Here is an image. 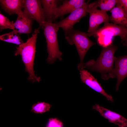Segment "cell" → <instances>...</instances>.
Masks as SVG:
<instances>
[{"label":"cell","mask_w":127,"mask_h":127,"mask_svg":"<svg viewBox=\"0 0 127 127\" xmlns=\"http://www.w3.org/2000/svg\"><path fill=\"white\" fill-rule=\"evenodd\" d=\"M52 105L44 102H38L33 104L31 111L37 113H42L50 111Z\"/></svg>","instance_id":"d6986e66"},{"label":"cell","mask_w":127,"mask_h":127,"mask_svg":"<svg viewBox=\"0 0 127 127\" xmlns=\"http://www.w3.org/2000/svg\"><path fill=\"white\" fill-rule=\"evenodd\" d=\"M92 108L98 111L109 122L118 125L119 127H127V119L120 114L97 104L93 106Z\"/></svg>","instance_id":"30bf717a"},{"label":"cell","mask_w":127,"mask_h":127,"mask_svg":"<svg viewBox=\"0 0 127 127\" xmlns=\"http://www.w3.org/2000/svg\"><path fill=\"white\" fill-rule=\"evenodd\" d=\"M118 3L121 5L127 16V0H118Z\"/></svg>","instance_id":"7402d4cb"},{"label":"cell","mask_w":127,"mask_h":127,"mask_svg":"<svg viewBox=\"0 0 127 127\" xmlns=\"http://www.w3.org/2000/svg\"><path fill=\"white\" fill-rule=\"evenodd\" d=\"M84 0H66L62 4L58 6L56 10L55 20L61 17L66 14L70 13L77 8L87 4Z\"/></svg>","instance_id":"7c38bea8"},{"label":"cell","mask_w":127,"mask_h":127,"mask_svg":"<svg viewBox=\"0 0 127 127\" xmlns=\"http://www.w3.org/2000/svg\"><path fill=\"white\" fill-rule=\"evenodd\" d=\"M42 28L43 29L47 43L48 54L47 62L51 64H53L57 59L61 60L62 54L59 49L57 37L59 28L56 23L47 21L44 23Z\"/></svg>","instance_id":"3957f363"},{"label":"cell","mask_w":127,"mask_h":127,"mask_svg":"<svg viewBox=\"0 0 127 127\" xmlns=\"http://www.w3.org/2000/svg\"><path fill=\"white\" fill-rule=\"evenodd\" d=\"M117 48L116 46L113 45L103 47L96 60H91L84 63L83 69L87 68L92 71L99 73L102 78L105 80L114 78V54Z\"/></svg>","instance_id":"6da1fadb"},{"label":"cell","mask_w":127,"mask_h":127,"mask_svg":"<svg viewBox=\"0 0 127 127\" xmlns=\"http://www.w3.org/2000/svg\"><path fill=\"white\" fill-rule=\"evenodd\" d=\"M17 17L14 23L15 29L20 34H28L31 32L32 21L33 20L27 14L22 10L17 14Z\"/></svg>","instance_id":"4fadbf2b"},{"label":"cell","mask_w":127,"mask_h":127,"mask_svg":"<svg viewBox=\"0 0 127 127\" xmlns=\"http://www.w3.org/2000/svg\"><path fill=\"white\" fill-rule=\"evenodd\" d=\"M80 78L82 82L90 87L102 95L111 102L113 101L112 96L105 91L96 79L87 71L84 69L79 71Z\"/></svg>","instance_id":"9c48e42d"},{"label":"cell","mask_w":127,"mask_h":127,"mask_svg":"<svg viewBox=\"0 0 127 127\" xmlns=\"http://www.w3.org/2000/svg\"><path fill=\"white\" fill-rule=\"evenodd\" d=\"M98 37V41L107 36H119L123 42L127 37V28L121 25L106 22L91 36Z\"/></svg>","instance_id":"8992f818"},{"label":"cell","mask_w":127,"mask_h":127,"mask_svg":"<svg viewBox=\"0 0 127 127\" xmlns=\"http://www.w3.org/2000/svg\"></svg>","instance_id":"cb8c5ba5"},{"label":"cell","mask_w":127,"mask_h":127,"mask_svg":"<svg viewBox=\"0 0 127 127\" xmlns=\"http://www.w3.org/2000/svg\"><path fill=\"white\" fill-rule=\"evenodd\" d=\"M65 39L71 45L74 44L77 49L80 62L78 68L80 71L83 69V60L85 55L90 48L96 43L88 38L87 33L74 29L65 34Z\"/></svg>","instance_id":"277c9868"},{"label":"cell","mask_w":127,"mask_h":127,"mask_svg":"<svg viewBox=\"0 0 127 127\" xmlns=\"http://www.w3.org/2000/svg\"><path fill=\"white\" fill-rule=\"evenodd\" d=\"M24 0H1L0 3L3 9L10 15L17 14L23 8Z\"/></svg>","instance_id":"2e32d148"},{"label":"cell","mask_w":127,"mask_h":127,"mask_svg":"<svg viewBox=\"0 0 127 127\" xmlns=\"http://www.w3.org/2000/svg\"><path fill=\"white\" fill-rule=\"evenodd\" d=\"M118 0H98L95 1L97 7L105 12L111 11L116 5Z\"/></svg>","instance_id":"ac0fdd59"},{"label":"cell","mask_w":127,"mask_h":127,"mask_svg":"<svg viewBox=\"0 0 127 127\" xmlns=\"http://www.w3.org/2000/svg\"><path fill=\"white\" fill-rule=\"evenodd\" d=\"M40 0H24V11L33 20L36 21L42 27L46 21Z\"/></svg>","instance_id":"ba28073f"},{"label":"cell","mask_w":127,"mask_h":127,"mask_svg":"<svg viewBox=\"0 0 127 127\" xmlns=\"http://www.w3.org/2000/svg\"><path fill=\"white\" fill-rule=\"evenodd\" d=\"M40 28L35 29L32 36L25 43H23L16 47L15 55L21 56L25 66L26 71L28 72V80L32 83L41 80L40 77L36 75L34 69V61L36 52L37 38L40 32Z\"/></svg>","instance_id":"7a4b0ae2"},{"label":"cell","mask_w":127,"mask_h":127,"mask_svg":"<svg viewBox=\"0 0 127 127\" xmlns=\"http://www.w3.org/2000/svg\"><path fill=\"white\" fill-rule=\"evenodd\" d=\"M43 6L46 18L47 21H52L55 20V15L58 4L60 1L58 0H40Z\"/></svg>","instance_id":"9a60e30c"},{"label":"cell","mask_w":127,"mask_h":127,"mask_svg":"<svg viewBox=\"0 0 127 127\" xmlns=\"http://www.w3.org/2000/svg\"><path fill=\"white\" fill-rule=\"evenodd\" d=\"M110 20L113 23L127 28V16L121 5L117 3L111 11Z\"/></svg>","instance_id":"5bb4252c"},{"label":"cell","mask_w":127,"mask_h":127,"mask_svg":"<svg viewBox=\"0 0 127 127\" xmlns=\"http://www.w3.org/2000/svg\"><path fill=\"white\" fill-rule=\"evenodd\" d=\"M17 31L15 29L9 33L0 35V39L1 40L19 46L23 43Z\"/></svg>","instance_id":"e0dca14e"},{"label":"cell","mask_w":127,"mask_h":127,"mask_svg":"<svg viewBox=\"0 0 127 127\" xmlns=\"http://www.w3.org/2000/svg\"><path fill=\"white\" fill-rule=\"evenodd\" d=\"M7 28L12 29L13 30H15L14 23L13 21H10L7 17L0 13V31Z\"/></svg>","instance_id":"ffe728a7"},{"label":"cell","mask_w":127,"mask_h":127,"mask_svg":"<svg viewBox=\"0 0 127 127\" xmlns=\"http://www.w3.org/2000/svg\"><path fill=\"white\" fill-rule=\"evenodd\" d=\"M95 2L88 4L87 8V13L89 14V28L87 33L88 36L92 34L98 29L99 25L102 23L109 22V17L106 12L97 9Z\"/></svg>","instance_id":"5b68a950"},{"label":"cell","mask_w":127,"mask_h":127,"mask_svg":"<svg viewBox=\"0 0 127 127\" xmlns=\"http://www.w3.org/2000/svg\"><path fill=\"white\" fill-rule=\"evenodd\" d=\"M123 42V45L126 46L127 48V37Z\"/></svg>","instance_id":"603a6c76"},{"label":"cell","mask_w":127,"mask_h":127,"mask_svg":"<svg viewBox=\"0 0 127 127\" xmlns=\"http://www.w3.org/2000/svg\"><path fill=\"white\" fill-rule=\"evenodd\" d=\"M113 75L117 79L116 90L117 91L123 80L127 76V55L115 57Z\"/></svg>","instance_id":"8fae6325"},{"label":"cell","mask_w":127,"mask_h":127,"mask_svg":"<svg viewBox=\"0 0 127 127\" xmlns=\"http://www.w3.org/2000/svg\"><path fill=\"white\" fill-rule=\"evenodd\" d=\"M89 1L86 4L76 9L66 18L56 24L59 28L64 30L65 34L73 28V26L79 22L81 19L86 16L87 8Z\"/></svg>","instance_id":"52a82bcc"},{"label":"cell","mask_w":127,"mask_h":127,"mask_svg":"<svg viewBox=\"0 0 127 127\" xmlns=\"http://www.w3.org/2000/svg\"><path fill=\"white\" fill-rule=\"evenodd\" d=\"M62 122L56 118H50L46 127H63Z\"/></svg>","instance_id":"44dd1931"}]
</instances>
